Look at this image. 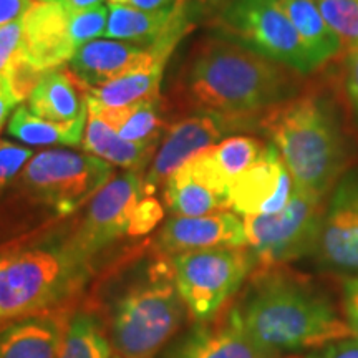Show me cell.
Segmentation results:
<instances>
[{
  "label": "cell",
  "instance_id": "obj_11",
  "mask_svg": "<svg viewBox=\"0 0 358 358\" xmlns=\"http://www.w3.org/2000/svg\"><path fill=\"white\" fill-rule=\"evenodd\" d=\"M245 120L249 118L203 111L169 127L163 143L156 150L146 176L143 178L146 196H153L156 187L164 185L173 173L201 151L226 140L227 134L234 133L236 129L245 128Z\"/></svg>",
  "mask_w": 358,
  "mask_h": 358
},
{
  "label": "cell",
  "instance_id": "obj_19",
  "mask_svg": "<svg viewBox=\"0 0 358 358\" xmlns=\"http://www.w3.org/2000/svg\"><path fill=\"white\" fill-rule=\"evenodd\" d=\"M185 0L161 10H141L108 3V25L103 37L150 47L168 38H181L186 30Z\"/></svg>",
  "mask_w": 358,
  "mask_h": 358
},
{
  "label": "cell",
  "instance_id": "obj_15",
  "mask_svg": "<svg viewBox=\"0 0 358 358\" xmlns=\"http://www.w3.org/2000/svg\"><path fill=\"white\" fill-rule=\"evenodd\" d=\"M70 13L55 0H35L24 17V57L42 73L69 64L77 52L70 34Z\"/></svg>",
  "mask_w": 358,
  "mask_h": 358
},
{
  "label": "cell",
  "instance_id": "obj_28",
  "mask_svg": "<svg viewBox=\"0 0 358 358\" xmlns=\"http://www.w3.org/2000/svg\"><path fill=\"white\" fill-rule=\"evenodd\" d=\"M58 358H111V343L98 317L78 312L66 322Z\"/></svg>",
  "mask_w": 358,
  "mask_h": 358
},
{
  "label": "cell",
  "instance_id": "obj_17",
  "mask_svg": "<svg viewBox=\"0 0 358 358\" xmlns=\"http://www.w3.org/2000/svg\"><path fill=\"white\" fill-rule=\"evenodd\" d=\"M266 145L252 136H229L182 164L181 169L219 194L229 196L231 182L261 158Z\"/></svg>",
  "mask_w": 358,
  "mask_h": 358
},
{
  "label": "cell",
  "instance_id": "obj_13",
  "mask_svg": "<svg viewBox=\"0 0 358 358\" xmlns=\"http://www.w3.org/2000/svg\"><path fill=\"white\" fill-rule=\"evenodd\" d=\"M178 42L164 40L155 45H133L122 40L96 38L82 45L69 62V70L83 90L100 87L124 75L166 65Z\"/></svg>",
  "mask_w": 358,
  "mask_h": 358
},
{
  "label": "cell",
  "instance_id": "obj_24",
  "mask_svg": "<svg viewBox=\"0 0 358 358\" xmlns=\"http://www.w3.org/2000/svg\"><path fill=\"white\" fill-rule=\"evenodd\" d=\"M301 35L317 65L322 66L342 52L343 45L322 15L317 0H274Z\"/></svg>",
  "mask_w": 358,
  "mask_h": 358
},
{
  "label": "cell",
  "instance_id": "obj_2",
  "mask_svg": "<svg viewBox=\"0 0 358 358\" xmlns=\"http://www.w3.org/2000/svg\"><path fill=\"white\" fill-rule=\"evenodd\" d=\"M299 75L244 45L209 37L187 64L185 88L198 108L252 118L299 96Z\"/></svg>",
  "mask_w": 358,
  "mask_h": 358
},
{
  "label": "cell",
  "instance_id": "obj_6",
  "mask_svg": "<svg viewBox=\"0 0 358 358\" xmlns=\"http://www.w3.org/2000/svg\"><path fill=\"white\" fill-rule=\"evenodd\" d=\"M111 178V164L95 155L47 150L34 155L13 182L35 203L65 217L90 203Z\"/></svg>",
  "mask_w": 358,
  "mask_h": 358
},
{
  "label": "cell",
  "instance_id": "obj_3",
  "mask_svg": "<svg viewBox=\"0 0 358 358\" xmlns=\"http://www.w3.org/2000/svg\"><path fill=\"white\" fill-rule=\"evenodd\" d=\"M261 127L294 185L327 198L347 164V145L330 103L315 95L295 96L266 111Z\"/></svg>",
  "mask_w": 358,
  "mask_h": 358
},
{
  "label": "cell",
  "instance_id": "obj_8",
  "mask_svg": "<svg viewBox=\"0 0 358 358\" xmlns=\"http://www.w3.org/2000/svg\"><path fill=\"white\" fill-rule=\"evenodd\" d=\"M256 257L248 248H216L173 256L171 266L182 302L194 319L209 320L234 295Z\"/></svg>",
  "mask_w": 358,
  "mask_h": 358
},
{
  "label": "cell",
  "instance_id": "obj_36",
  "mask_svg": "<svg viewBox=\"0 0 358 358\" xmlns=\"http://www.w3.org/2000/svg\"><path fill=\"white\" fill-rule=\"evenodd\" d=\"M35 0H0V27L24 19Z\"/></svg>",
  "mask_w": 358,
  "mask_h": 358
},
{
  "label": "cell",
  "instance_id": "obj_41",
  "mask_svg": "<svg viewBox=\"0 0 358 358\" xmlns=\"http://www.w3.org/2000/svg\"><path fill=\"white\" fill-rule=\"evenodd\" d=\"M211 2L217 3V6H222V3H224V2H227V0H211Z\"/></svg>",
  "mask_w": 358,
  "mask_h": 358
},
{
  "label": "cell",
  "instance_id": "obj_43",
  "mask_svg": "<svg viewBox=\"0 0 358 358\" xmlns=\"http://www.w3.org/2000/svg\"><path fill=\"white\" fill-rule=\"evenodd\" d=\"M113 358H127V357H122V355H116V357H113Z\"/></svg>",
  "mask_w": 358,
  "mask_h": 358
},
{
  "label": "cell",
  "instance_id": "obj_1",
  "mask_svg": "<svg viewBox=\"0 0 358 358\" xmlns=\"http://www.w3.org/2000/svg\"><path fill=\"white\" fill-rule=\"evenodd\" d=\"M279 267L257 272L243 301L232 308L257 345L280 357L350 337V327L329 295Z\"/></svg>",
  "mask_w": 358,
  "mask_h": 358
},
{
  "label": "cell",
  "instance_id": "obj_42",
  "mask_svg": "<svg viewBox=\"0 0 358 358\" xmlns=\"http://www.w3.org/2000/svg\"><path fill=\"white\" fill-rule=\"evenodd\" d=\"M287 358H307V357H295L294 355V357H287Z\"/></svg>",
  "mask_w": 358,
  "mask_h": 358
},
{
  "label": "cell",
  "instance_id": "obj_27",
  "mask_svg": "<svg viewBox=\"0 0 358 358\" xmlns=\"http://www.w3.org/2000/svg\"><path fill=\"white\" fill-rule=\"evenodd\" d=\"M164 65L150 70L124 75L100 87L87 88V98L103 106H129L150 98L159 96V85L163 80Z\"/></svg>",
  "mask_w": 358,
  "mask_h": 358
},
{
  "label": "cell",
  "instance_id": "obj_9",
  "mask_svg": "<svg viewBox=\"0 0 358 358\" xmlns=\"http://www.w3.org/2000/svg\"><path fill=\"white\" fill-rule=\"evenodd\" d=\"M325 198L294 187L284 209L267 216L243 217L248 248L262 267H279L315 249Z\"/></svg>",
  "mask_w": 358,
  "mask_h": 358
},
{
  "label": "cell",
  "instance_id": "obj_38",
  "mask_svg": "<svg viewBox=\"0 0 358 358\" xmlns=\"http://www.w3.org/2000/svg\"><path fill=\"white\" fill-rule=\"evenodd\" d=\"M179 2L182 0H113L111 3H122V6L141 8V10H161V8L176 6Z\"/></svg>",
  "mask_w": 358,
  "mask_h": 358
},
{
  "label": "cell",
  "instance_id": "obj_34",
  "mask_svg": "<svg viewBox=\"0 0 358 358\" xmlns=\"http://www.w3.org/2000/svg\"><path fill=\"white\" fill-rule=\"evenodd\" d=\"M307 358H358V338L345 337L317 348Z\"/></svg>",
  "mask_w": 358,
  "mask_h": 358
},
{
  "label": "cell",
  "instance_id": "obj_4",
  "mask_svg": "<svg viewBox=\"0 0 358 358\" xmlns=\"http://www.w3.org/2000/svg\"><path fill=\"white\" fill-rule=\"evenodd\" d=\"M93 259L73 239H47L0 252V325L52 310L90 280Z\"/></svg>",
  "mask_w": 358,
  "mask_h": 358
},
{
  "label": "cell",
  "instance_id": "obj_20",
  "mask_svg": "<svg viewBox=\"0 0 358 358\" xmlns=\"http://www.w3.org/2000/svg\"><path fill=\"white\" fill-rule=\"evenodd\" d=\"M66 315L47 310L13 320L0 329V358H58Z\"/></svg>",
  "mask_w": 358,
  "mask_h": 358
},
{
  "label": "cell",
  "instance_id": "obj_32",
  "mask_svg": "<svg viewBox=\"0 0 358 358\" xmlns=\"http://www.w3.org/2000/svg\"><path fill=\"white\" fill-rule=\"evenodd\" d=\"M24 53V19L0 27V77Z\"/></svg>",
  "mask_w": 358,
  "mask_h": 358
},
{
  "label": "cell",
  "instance_id": "obj_39",
  "mask_svg": "<svg viewBox=\"0 0 358 358\" xmlns=\"http://www.w3.org/2000/svg\"><path fill=\"white\" fill-rule=\"evenodd\" d=\"M15 105H17V103L10 96V93H8L7 90L3 88V85L0 83V131H2L3 127H6L8 113H10V110Z\"/></svg>",
  "mask_w": 358,
  "mask_h": 358
},
{
  "label": "cell",
  "instance_id": "obj_7",
  "mask_svg": "<svg viewBox=\"0 0 358 358\" xmlns=\"http://www.w3.org/2000/svg\"><path fill=\"white\" fill-rule=\"evenodd\" d=\"M213 27L219 37L244 45L302 77L319 69L292 22L274 0H227L219 8Z\"/></svg>",
  "mask_w": 358,
  "mask_h": 358
},
{
  "label": "cell",
  "instance_id": "obj_33",
  "mask_svg": "<svg viewBox=\"0 0 358 358\" xmlns=\"http://www.w3.org/2000/svg\"><path fill=\"white\" fill-rule=\"evenodd\" d=\"M164 211L163 206L159 204L158 199L153 196H145L140 203H138L136 209H134L131 224H129V237H140L153 231L158 222L163 219Z\"/></svg>",
  "mask_w": 358,
  "mask_h": 358
},
{
  "label": "cell",
  "instance_id": "obj_12",
  "mask_svg": "<svg viewBox=\"0 0 358 358\" xmlns=\"http://www.w3.org/2000/svg\"><path fill=\"white\" fill-rule=\"evenodd\" d=\"M327 271L358 279V174L348 173L335 185L322 217L315 249Z\"/></svg>",
  "mask_w": 358,
  "mask_h": 358
},
{
  "label": "cell",
  "instance_id": "obj_31",
  "mask_svg": "<svg viewBox=\"0 0 358 358\" xmlns=\"http://www.w3.org/2000/svg\"><path fill=\"white\" fill-rule=\"evenodd\" d=\"M32 156L34 151L30 148L0 141V192L15 181Z\"/></svg>",
  "mask_w": 358,
  "mask_h": 358
},
{
  "label": "cell",
  "instance_id": "obj_29",
  "mask_svg": "<svg viewBox=\"0 0 358 358\" xmlns=\"http://www.w3.org/2000/svg\"><path fill=\"white\" fill-rule=\"evenodd\" d=\"M322 15L343 47L358 50V0H317Z\"/></svg>",
  "mask_w": 358,
  "mask_h": 358
},
{
  "label": "cell",
  "instance_id": "obj_37",
  "mask_svg": "<svg viewBox=\"0 0 358 358\" xmlns=\"http://www.w3.org/2000/svg\"><path fill=\"white\" fill-rule=\"evenodd\" d=\"M347 90L358 113V50H350L347 57Z\"/></svg>",
  "mask_w": 358,
  "mask_h": 358
},
{
  "label": "cell",
  "instance_id": "obj_18",
  "mask_svg": "<svg viewBox=\"0 0 358 358\" xmlns=\"http://www.w3.org/2000/svg\"><path fill=\"white\" fill-rule=\"evenodd\" d=\"M166 358H279L257 345L229 312L224 322L198 325L171 348Z\"/></svg>",
  "mask_w": 358,
  "mask_h": 358
},
{
  "label": "cell",
  "instance_id": "obj_14",
  "mask_svg": "<svg viewBox=\"0 0 358 358\" xmlns=\"http://www.w3.org/2000/svg\"><path fill=\"white\" fill-rule=\"evenodd\" d=\"M294 187L292 174L279 151L268 145L261 158L231 182L229 206L243 217L275 214L287 206Z\"/></svg>",
  "mask_w": 358,
  "mask_h": 358
},
{
  "label": "cell",
  "instance_id": "obj_35",
  "mask_svg": "<svg viewBox=\"0 0 358 358\" xmlns=\"http://www.w3.org/2000/svg\"><path fill=\"white\" fill-rule=\"evenodd\" d=\"M343 313L352 335L358 338V279H347L343 285Z\"/></svg>",
  "mask_w": 358,
  "mask_h": 358
},
{
  "label": "cell",
  "instance_id": "obj_40",
  "mask_svg": "<svg viewBox=\"0 0 358 358\" xmlns=\"http://www.w3.org/2000/svg\"><path fill=\"white\" fill-rule=\"evenodd\" d=\"M55 2L62 3L65 8H69L70 12H75V10H80V8H87V7H92V6H98V3H101L103 0H55ZM113 2V0H108V3Z\"/></svg>",
  "mask_w": 358,
  "mask_h": 358
},
{
  "label": "cell",
  "instance_id": "obj_5",
  "mask_svg": "<svg viewBox=\"0 0 358 358\" xmlns=\"http://www.w3.org/2000/svg\"><path fill=\"white\" fill-rule=\"evenodd\" d=\"M185 312L171 264H151L141 277L129 282L110 308L111 347L127 358L155 357L176 335Z\"/></svg>",
  "mask_w": 358,
  "mask_h": 358
},
{
  "label": "cell",
  "instance_id": "obj_26",
  "mask_svg": "<svg viewBox=\"0 0 358 358\" xmlns=\"http://www.w3.org/2000/svg\"><path fill=\"white\" fill-rule=\"evenodd\" d=\"M164 204L174 216H206L231 209L229 196L219 194L211 187L191 178L179 168L164 182Z\"/></svg>",
  "mask_w": 358,
  "mask_h": 358
},
{
  "label": "cell",
  "instance_id": "obj_30",
  "mask_svg": "<svg viewBox=\"0 0 358 358\" xmlns=\"http://www.w3.org/2000/svg\"><path fill=\"white\" fill-rule=\"evenodd\" d=\"M108 25V6H92L70 13V34L77 50L82 45L105 35Z\"/></svg>",
  "mask_w": 358,
  "mask_h": 358
},
{
  "label": "cell",
  "instance_id": "obj_25",
  "mask_svg": "<svg viewBox=\"0 0 358 358\" xmlns=\"http://www.w3.org/2000/svg\"><path fill=\"white\" fill-rule=\"evenodd\" d=\"M88 113L73 122H52L34 115L29 106L20 105L8 120V134L24 145L77 146L83 140Z\"/></svg>",
  "mask_w": 358,
  "mask_h": 358
},
{
  "label": "cell",
  "instance_id": "obj_21",
  "mask_svg": "<svg viewBox=\"0 0 358 358\" xmlns=\"http://www.w3.org/2000/svg\"><path fill=\"white\" fill-rule=\"evenodd\" d=\"M29 110L52 122H73L88 113L87 93L70 70H53L29 96Z\"/></svg>",
  "mask_w": 358,
  "mask_h": 358
},
{
  "label": "cell",
  "instance_id": "obj_16",
  "mask_svg": "<svg viewBox=\"0 0 358 358\" xmlns=\"http://www.w3.org/2000/svg\"><path fill=\"white\" fill-rule=\"evenodd\" d=\"M158 249L164 254L192 252L216 248H248L244 221L237 214L221 211L206 216H174L158 234Z\"/></svg>",
  "mask_w": 358,
  "mask_h": 358
},
{
  "label": "cell",
  "instance_id": "obj_22",
  "mask_svg": "<svg viewBox=\"0 0 358 358\" xmlns=\"http://www.w3.org/2000/svg\"><path fill=\"white\" fill-rule=\"evenodd\" d=\"M88 101V111L115 129L123 140L140 145H158L164 123L161 118L159 96L129 106H103Z\"/></svg>",
  "mask_w": 358,
  "mask_h": 358
},
{
  "label": "cell",
  "instance_id": "obj_10",
  "mask_svg": "<svg viewBox=\"0 0 358 358\" xmlns=\"http://www.w3.org/2000/svg\"><path fill=\"white\" fill-rule=\"evenodd\" d=\"M145 196L143 178L138 173L128 171L111 178L90 199L87 211L71 236L73 243L95 259L111 243L129 234L133 213Z\"/></svg>",
  "mask_w": 358,
  "mask_h": 358
},
{
  "label": "cell",
  "instance_id": "obj_23",
  "mask_svg": "<svg viewBox=\"0 0 358 358\" xmlns=\"http://www.w3.org/2000/svg\"><path fill=\"white\" fill-rule=\"evenodd\" d=\"M82 148L87 153L105 159L106 163L138 173L153 161L158 145H140L123 140L115 129L88 111Z\"/></svg>",
  "mask_w": 358,
  "mask_h": 358
}]
</instances>
